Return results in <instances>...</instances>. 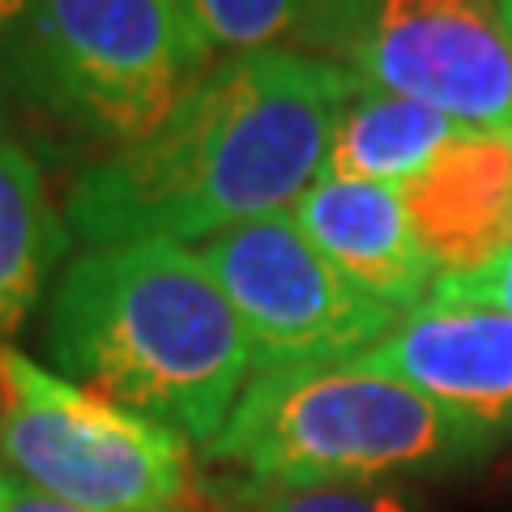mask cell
Segmentation results:
<instances>
[{
  "label": "cell",
  "mask_w": 512,
  "mask_h": 512,
  "mask_svg": "<svg viewBox=\"0 0 512 512\" xmlns=\"http://www.w3.org/2000/svg\"><path fill=\"white\" fill-rule=\"evenodd\" d=\"M201 261L244 325L256 376L355 363L402 320L329 265L291 210L205 239Z\"/></svg>",
  "instance_id": "7"
},
{
  "label": "cell",
  "mask_w": 512,
  "mask_h": 512,
  "mask_svg": "<svg viewBox=\"0 0 512 512\" xmlns=\"http://www.w3.org/2000/svg\"><path fill=\"white\" fill-rule=\"evenodd\" d=\"M69 248V222L52 205L39 163L0 137V342L39 308Z\"/></svg>",
  "instance_id": "12"
},
{
  "label": "cell",
  "mask_w": 512,
  "mask_h": 512,
  "mask_svg": "<svg viewBox=\"0 0 512 512\" xmlns=\"http://www.w3.org/2000/svg\"><path fill=\"white\" fill-rule=\"evenodd\" d=\"M180 9L210 52L231 56L274 52L308 22V0H180Z\"/></svg>",
  "instance_id": "13"
},
{
  "label": "cell",
  "mask_w": 512,
  "mask_h": 512,
  "mask_svg": "<svg viewBox=\"0 0 512 512\" xmlns=\"http://www.w3.org/2000/svg\"><path fill=\"white\" fill-rule=\"evenodd\" d=\"M56 376L210 448L252 372L235 308L201 252L171 239L86 248L43 325Z\"/></svg>",
  "instance_id": "2"
},
{
  "label": "cell",
  "mask_w": 512,
  "mask_h": 512,
  "mask_svg": "<svg viewBox=\"0 0 512 512\" xmlns=\"http://www.w3.org/2000/svg\"><path fill=\"white\" fill-rule=\"evenodd\" d=\"M291 214L299 231L325 252V261L338 265L359 291L402 316L427 303L440 269L414 235L402 188L316 175Z\"/></svg>",
  "instance_id": "9"
},
{
  "label": "cell",
  "mask_w": 512,
  "mask_h": 512,
  "mask_svg": "<svg viewBox=\"0 0 512 512\" xmlns=\"http://www.w3.org/2000/svg\"><path fill=\"white\" fill-rule=\"evenodd\" d=\"M427 303H448V308H487L512 316V235L508 244L474 274H444L431 286Z\"/></svg>",
  "instance_id": "15"
},
{
  "label": "cell",
  "mask_w": 512,
  "mask_h": 512,
  "mask_svg": "<svg viewBox=\"0 0 512 512\" xmlns=\"http://www.w3.org/2000/svg\"><path fill=\"white\" fill-rule=\"evenodd\" d=\"M500 13H504V22H508V30H512V0H500Z\"/></svg>",
  "instance_id": "20"
},
{
  "label": "cell",
  "mask_w": 512,
  "mask_h": 512,
  "mask_svg": "<svg viewBox=\"0 0 512 512\" xmlns=\"http://www.w3.org/2000/svg\"><path fill=\"white\" fill-rule=\"evenodd\" d=\"M0 478H5V466H0Z\"/></svg>",
  "instance_id": "21"
},
{
  "label": "cell",
  "mask_w": 512,
  "mask_h": 512,
  "mask_svg": "<svg viewBox=\"0 0 512 512\" xmlns=\"http://www.w3.org/2000/svg\"><path fill=\"white\" fill-rule=\"evenodd\" d=\"M500 478H504V487H508V495H512V457L504 461V470H500Z\"/></svg>",
  "instance_id": "19"
},
{
  "label": "cell",
  "mask_w": 512,
  "mask_h": 512,
  "mask_svg": "<svg viewBox=\"0 0 512 512\" xmlns=\"http://www.w3.org/2000/svg\"><path fill=\"white\" fill-rule=\"evenodd\" d=\"M329 5H333V0H308V22H303V35H308V30H312V22H316L320 13L329 9ZM303 35H299V39H303Z\"/></svg>",
  "instance_id": "18"
},
{
  "label": "cell",
  "mask_w": 512,
  "mask_h": 512,
  "mask_svg": "<svg viewBox=\"0 0 512 512\" xmlns=\"http://www.w3.org/2000/svg\"><path fill=\"white\" fill-rule=\"evenodd\" d=\"M0 512H86V508H73V504H60V500H47V495L22 487L18 478H0Z\"/></svg>",
  "instance_id": "16"
},
{
  "label": "cell",
  "mask_w": 512,
  "mask_h": 512,
  "mask_svg": "<svg viewBox=\"0 0 512 512\" xmlns=\"http://www.w3.org/2000/svg\"><path fill=\"white\" fill-rule=\"evenodd\" d=\"M500 448L419 389L359 363L252 376L205 448L252 487H380L474 470Z\"/></svg>",
  "instance_id": "3"
},
{
  "label": "cell",
  "mask_w": 512,
  "mask_h": 512,
  "mask_svg": "<svg viewBox=\"0 0 512 512\" xmlns=\"http://www.w3.org/2000/svg\"><path fill=\"white\" fill-rule=\"evenodd\" d=\"M359 77L329 56L248 52L205 69L150 137L73 180L64 222L90 248L214 239L312 188Z\"/></svg>",
  "instance_id": "1"
},
{
  "label": "cell",
  "mask_w": 512,
  "mask_h": 512,
  "mask_svg": "<svg viewBox=\"0 0 512 512\" xmlns=\"http://www.w3.org/2000/svg\"><path fill=\"white\" fill-rule=\"evenodd\" d=\"M367 372L402 380L457 419L512 436V316L487 308L423 303L363 359Z\"/></svg>",
  "instance_id": "8"
},
{
  "label": "cell",
  "mask_w": 512,
  "mask_h": 512,
  "mask_svg": "<svg viewBox=\"0 0 512 512\" xmlns=\"http://www.w3.org/2000/svg\"><path fill=\"white\" fill-rule=\"evenodd\" d=\"M423 252L444 274L483 269L512 235V128H470L402 184Z\"/></svg>",
  "instance_id": "10"
},
{
  "label": "cell",
  "mask_w": 512,
  "mask_h": 512,
  "mask_svg": "<svg viewBox=\"0 0 512 512\" xmlns=\"http://www.w3.org/2000/svg\"><path fill=\"white\" fill-rule=\"evenodd\" d=\"M205 60L180 0H35L0 39L18 99L107 150L150 137Z\"/></svg>",
  "instance_id": "4"
},
{
  "label": "cell",
  "mask_w": 512,
  "mask_h": 512,
  "mask_svg": "<svg viewBox=\"0 0 512 512\" xmlns=\"http://www.w3.org/2000/svg\"><path fill=\"white\" fill-rule=\"evenodd\" d=\"M239 512H427L419 495L380 487H248Z\"/></svg>",
  "instance_id": "14"
},
{
  "label": "cell",
  "mask_w": 512,
  "mask_h": 512,
  "mask_svg": "<svg viewBox=\"0 0 512 512\" xmlns=\"http://www.w3.org/2000/svg\"><path fill=\"white\" fill-rule=\"evenodd\" d=\"M30 5H35V0H0V39L9 35V26L18 22V18H22V13H26Z\"/></svg>",
  "instance_id": "17"
},
{
  "label": "cell",
  "mask_w": 512,
  "mask_h": 512,
  "mask_svg": "<svg viewBox=\"0 0 512 512\" xmlns=\"http://www.w3.org/2000/svg\"><path fill=\"white\" fill-rule=\"evenodd\" d=\"M461 133H470V128L444 116V111L406 99V94L380 90L359 77L355 94L333 120L320 175L325 180L402 188L436 163Z\"/></svg>",
  "instance_id": "11"
},
{
  "label": "cell",
  "mask_w": 512,
  "mask_h": 512,
  "mask_svg": "<svg viewBox=\"0 0 512 512\" xmlns=\"http://www.w3.org/2000/svg\"><path fill=\"white\" fill-rule=\"evenodd\" d=\"M0 466L86 512H180L188 440L0 342Z\"/></svg>",
  "instance_id": "5"
},
{
  "label": "cell",
  "mask_w": 512,
  "mask_h": 512,
  "mask_svg": "<svg viewBox=\"0 0 512 512\" xmlns=\"http://www.w3.org/2000/svg\"><path fill=\"white\" fill-rule=\"evenodd\" d=\"M303 43L466 128H512V30L500 0H333Z\"/></svg>",
  "instance_id": "6"
}]
</instances>
